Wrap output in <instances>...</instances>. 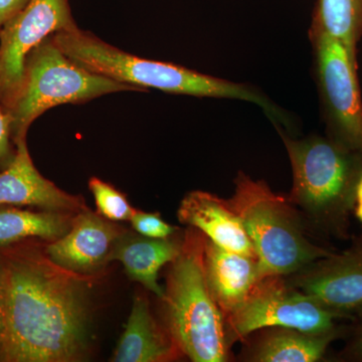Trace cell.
Masks as SVG:
<instances>
[{"label": "cell", "instance_id": "obj_14", "mask_svg": "<svg viewBox=\"0 0 362 362\" xmlns=\"http://www.w3.org/2000/svg\"><path fill=\"white\" fill-rule=\"evenodd\" d=\"M204 259L209 292L225 318L244 303L261 279L258 259L228 251L209 239Z\"/></svg>", "mask_w": 362, "mask_h": 362}, {"label": "cell", "instance_id": "obj_7", "mask_svg": "<svg viewBox=\"0 0 362 362\" xmlns=\"http://www.w3.org/2000/svg\"><path fill=\"white\" fill-rule=\"evenodd\" d=\"M340 317L283 276H268L259 279L244 303L225 317V325L232 345L264 328H292L315 334L335 332L334 321Z\"/></svg>", "mask_w": 362, "mask_h": 362}, {"label": "cell", "instance_id": "obj_15", "mask_svg": "<svg viewBox=\"0 0 362 362\" xmlns=\"http://www.w3.org/2000/svg\"><path fill=\"white\" fill-rule=\"evenodd\" d=\"M181 247L182 240L173 237L151 239L126 230L112 247L109 262H121L130 279L137 281L162 300L164 289L158 283L159 271L180 255Z\"/></svg>", "mask_w": 362, "mask_h": 362}, {"label": "cell", "instance_id": "obj_23", "mask_svg": "<svg viewBox=\"0 0 362 362\" xmlns=\"http://www.w3.org/2000/svg\"><path fill=\"white\" fill-rule=\"evenodd\" d=\"M7 315V272L4 257L0 252V354L6 337Z\"/></svg>", "mask_w": 362, "mask_h": 362}, {"label": "cell", "instance_id": "obj_1", "mask_svg": "<svg viewBox=\"0 0 362 362\" xmlns=\"http://www.w3.org/2000/svg\"><path fill=\"white\" fill-rule=\"evenodd\" d=\"M7 272L6 337L0 361L71 362L88 349L90 283L35 247L0 249Z\"/></svg>", "mask_w": 362, "mask_h": 362}, {"label": "cell", "instance_id": "obj_6", "mask_svg": "<svg viewBox=\"0 0 362 362\" xmlns=\"http://www.w3.org/2000/svg\"><path fill=\"white\" fill-rule=\"evenodd\" d=\"M127 90L144 92L78 65L49 35L26 56L20 92L6 113L11 117L13 144L25 140L33 121L54 107L83 104L104 95Z\"/></svg>", "mask_w": 362, "mask_h": 362}, {"label": "cell", "instance_id": "obj_8", "mask_svg": "<svg viewBox=\"0 0 362 362\" xmlns=\"http://www.w3.org/2000/svg\"><path fill=\"white\" fill-rule=\"evenodd\" d=\"M77 28L68 0H30L7 21L0 30V104L6 113L20 92L28 52L49 35Z\"/></svg>", "mask_w": 362, "mask_h": 362}, {"label": "cell", "instance_id": "obj_10", "mask_svg": "<svg viewBox=\"0 0 362 362\" xmlns=\"http://www.w3.org/2000/svg\"><path fill=\"white\" fill-rule=\"evenodd\" d=\"M290 284L345 317L362 306V243L317 259L293 274Z\"/></svg>", "mask_w": 362, "mask_h": 362}, {"label": "cell", "instance_id": "obj_22", "mask_svg": "<svg viewBox=\"0 0 362 362\" xmlns=\"http://www.w3.org/2000/svg\"><path fill=\"white\" fill-rule=\"evenodd\" d=\"M11 117L7 115L0 104V170L6 169L16 156L11 139Z\"/></svg>", "mask_w": 362, "mask_h": 362}, {"label": "cell", "instance_id": "obj_2", "mask_svg": "<svg viewBox=\"0 0 362 362\" xmlns=\"http://www.w3.org/2000/svg\"><path fill=\"white\" fill-rule=\"evenodd\" d=\"M52 37L59 49L78 65L144 92L152 88L169 94L242 100L259 105L272 119L278 116L265 97L247 86L175 64L139 58L78 28L54 33Z\"/></svg>", "mask_w": 362, "mask_h": 362}, {"label": "cell", "instance_id": "obj_18", "mask_svg": "<svg viewBox=\"0 0 362 362\" xmlns=\"http://www.w3.org/2000/svg\"><path fill=\"white\" fill-rule=\"evenodd\" d=\"M70 214L0 206V249L33 238L49 242L59 240L70 230Z\"/></svg>", "mask_w": 362, "mask_h": 362}, {"label": "cell", "instance_id": "obj_26", "mask_svg": "<svg viewBox=\"0 0 362 362\" xmlns=\"http://www.w3.org/2000/svg\"><path fill=\"white\" fill-rule=\"evenodd\" d=\"M356 349L357 354L362 357V327L361 332H359L358 337H357Z\"/></svg>", "mask_w": 362, "mask_h": 362}, {"label": "cell", "instance_id": "obj_12", "mask_svg": "<svg viewBox=\"0 0 362 362\" xmlns=\"http://www.w3.org/2000/svg\"><path fill=\"white\" fill-rule=\"evenodd\" d=\"M14 146L13 160L0 170V206H35L71 214L85 206L82 197L64 192L40 175L30 156L26 139Z\"/></svg>", "mask_w": 362, "mask_h": 362}, {"label": "cell", "instance_id": "obj_25", "mask_svg": "<svg viewBox=\"0 0 362 362\" xmlns=\"http://www.w3.org/2000/svg\"><path fill=\"white\" fill-rule=\"evenodd\" d=\"M362 204V173L359 176L358 181L356 183V204ZM354 204V206H356Z\"/></svg>", "mask_w": 362, "mask_h": 362}, {"label": "cell", "instance_id": "obj_9", "mask_svg": "<svg viewBox=\"0 0 362 362\" xmlns=\"http://www.w3.org/2000/svg\"><path fill=\"white\" fill-rule=\"evenodd\" d=\"M317 74L326 107L344 146L362 154V101L357 62L341 42L312 23Z\"/></svg>", "mask_w": 362, "mask_h": 362}, {"label": "cell", "instance_id": "obj_3", "mask_svg": "<svg viewBox=\"0 0 362 362\" xmlns=\"http://www.w3.org/2000/svg\"><path fill=\"white\" fill-rule=\"evenodd\" d=\"M206 235L188 228L180 255L170 263L164 290L166 329L182 356L194 362H225L230 344L225 318L204 273Z\"/></svg>", "mask_w": 362, "mask_h": 362}, {"label": "cell", "instance_id": "obj_13", "mask_svg": "<svg viewBox=\"0 0 362 362\" xmlns=\"http://www.w3.org/2000/svg\"><path fill=\"white\" fill-rule=\"evenodd\" d=\"M177 218L181 223L199 230L218 247L257 259L251 240L228 199L194 190L183 197Z\"/></svg>", "mask_w": 362, "mask_h": 362}, {"label": "cell", "instance_id": "obj_5", "mask_svg": "<svg viewBox=\"0 0 362 362\" xmlns=\"http://www.w3.org/2000/svg\"><path fill=\"white\" fill-rule=\"evenodd\" d=\"M280 132L293 170L289 201L315 225L341 233L356 204L362 173L354 150L320 137L295 140Z\"/></svg>", "mask_w": 362, "mask_h": 362}, {"label": "cell", "instance_id": "obj_21", "mask_svg": "<svg viewBox=\"0 0 362 362\" xmlns=\"http://www.w3.org/2000/svg\"><path fill=\"white\" fill-rule=\"evenodd\" d=\"M130 223L139 235L151 239H168L180 230L166 223L159 213H146L138 209H136Z\"/></svg>", "mask_w": 362, "mask_h": 362}, {"label": "cell", "instance_id": "obj_20", "mask_svg": "<svg viewBox=\"0 0 362 362\" xmlns=\"http://www.w3.org/2000/svg\"><path fill=\"white\" fill-rule=\"evenodd\" d=\"M89 188L96 202L98 214L116 223L131 221L136 209L125 194L98 177L90 178Z\"/></svg>", "mask_w": 362, "mask_h": 362}, {"label": "cell", "instance_id": "obj_17", "mask_svg": "<svg viewBox=\"0 0 362 362\" xmlns=\"http://www.w3.org/2000/svg\"><path fill=\"white\" fill-rule=\"evenodd\" d=\"M264 331L247 354V361L257 362H313L322 358L335 332H304L292 328L270 327Z\"/></svg>", "mask_w": 362, "mask_h": 362}, {"label": "cell", "instance_id": "obj_11", "mask_svg": "<svg viewBox=\"0 0 362 362\" xmlns=\"http://www.w3.org/2000/svg\"><path fill=\"white\" fill-rule=\"evenodd\" d=\"M125 232L116 221L107 220L84 206L71 218L66 235L49 243L45 252L57 266L93 277L110 263L112 247Z\"/></svg>", "mask_w": 362, "mask_h": 362}, {"label": "cell", "instance_id": "obj_16", "mask_svg": "<svg viewBox=\"0 0 362 362\" xmlns=\"http://www.w3.org/2000/svg\"><path fill=\"white\" fill-rule=\"evenodd\" d=\"M182 354L169 335L162 329L150 312L144 296H135L132 310L119 340L114 362H164Z\"/></svg>", "mask_w": 362, "mask_h": 362}, {"label": "cell", "instance_id": "obj_4", "mask_svg": "<svg viewBox=\"0 0 362 362\" xmlns=\"http://www.w3.org/2000/svg\"><path fill=\"white\" fill-rule=\"evenodd\" d=\"M228 202L251 240L261 279L288 277L331 254L309 240L299 211L265 181L240 173Z\"/></svg>", "mask_w": 362, "mask_h": 362}, {"label": "cell", "instance_id": "obj_19", "mask_svg": "<svg viewBox=\"0 0 362 362\" xmlns=\"http://www.w3.org/2000/svg\"><path fill=\"white\" fill-rule=\"evenodd\" d=\"M313 23L341 42L356 62L362 35V0H319Z\"/></svg>", "mask_w": 362, "mask_h": 362}, {"label": "cell", "instance_id": "obj_24", "mask_svg": "<svg viewBox=\"0 0 362 362\" xmlns=\"http://www.w3.org/2000/svg\"><path fill=\"white\" fill-rule=\"evenodd\" d=\"M30 0H0V30L4 25L25 8Z\"/></svg>", "mask_w": 362, "mask_h": 362}]
</instances>
